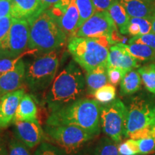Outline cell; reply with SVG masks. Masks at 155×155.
Listing matches in <instances>:
<instances>
[{
	"label": "cell",
	"mask_w": 155,
	"mask_h": 155,
	"mask_svg": "<svg viewBox=\"0 0 155 155\" xmlns=\"http://www.w3.org/2000/svg\"><path fill=\"white\" fill-rule=\"evenodd\" d=\"M9 155H32L27 146L17 139H11L8 144Z\"/></svg>",
	"instance_id": "obj_31"
},
{
	"label": "cell",
	"mask_w": 155,
	"mask_h": 155,
	"mask_svg": "<svg viewBox=\"0 0 155 155\" xmlns=\"http://www.w3.org/2000/svg\"><path fill=\"white\" fill-rule=\"evenodd\" d=\"M155 133V100L135 96L127 107L124 137L140 139Z\"/></svg>",
	"instance_id": "obj_5"
},
{
	"label": "cell",
	"mask_w": 155,
	"mask_h": 155,
	"mask_svg": "<svg viewBox=\"0 0 155 155\" xmlns=\"http://www.w3.org/2000/svg\"><path fill=\"white\" fill-rule=\"evenodd\" d=\"M25 90L19 88L15 91L4 95L0 98V129H6L14 120L15 114Z\"/></svg>",
	"instance_id": "obj_14"
},
{
	"label": "cell",
	"mask_w": 155,
	"mask_h": 155,
	"mask_svg": "<svg viewBox=\"0 0 155 155\" xmlns=\"http://www.w3.org/2000/svg\"><path fill=\"white\" fill-rule=\"evenodd\" d=\"M15 121L39 122L38 108L34 99L30 94H25L21 99L13 120V121Z\"/></svg>",
	"instance_id": "obj_18"
},
{
	"label": "cell",
	"mask_w": 155,
	"mask_h": 155,
	"mask_svg": "<svg viewBox=\"0 0 155 155\" xmlns=\"http://www.w3.org/2000/svg\"><path fill=\"white\" fill-rule=\"evenodd\" d=\"M107 12L121 34H128V28L131 17L118 0L111 6Z\"/></svg>",
	"instance_id": "obj_20"
},
{
	"label": "cell",
	"mask_w": 155,
	"mask_h": 155,
	"mask_svg": "<svg viewBox=\"0 0 155 155\" xmlns=\"http://www.w3.org/2000/svg\"><path fill=\"white\" fill-rule=\"evenodd\" d=\"M45 132L50 140L66 152L79 149L94 137L81 128L71 125H45Z\"/></svg>",
	"instance_id": "obj_8"
},
{
	"label": "cell",
	"mask_w": 155,
	"mask_h": 155,
	"mask_svg": "<svg viewBox=\"0 0 155 155\" xmlns=\"http://www.w3.org/2000/svg\"><path fill=\"white\" fill-rule=\"evenodd\" d=\"M152 32V22L147 18L131 17L128 28V34L131 35L139 36Z\"/></svg>",
	"instance_id": "obj_23"
},
{
	"label": "cell",
	"mask_w": 155,
	"mask_h": 155,
	"mask_svg": "<svg viewBox=\"0 0 155 155\" xmlns=\"http://www.w3.org/2000/svg\"><path fill=\"white\" fill-rule=\"evenodd\" d=\"M127 116V107L119 98L100 106L101 128L116 143L124 137Z\"/></svg>",
	"instance_id": "obj_7"
},
{
	"label": "cell",
	"mask_w": 155,
	"mask_h": 155,
	"mask_svg": "<svg viewBox=\"0 0 155 155\" xmlns=\"http://www.w3.org/2000/svg\"><path fill=\"white\" fill-rule=\"evenodd\" d=\"M40 1H41L48 8H50V7H53V5H55V4H57L58 2H60L61 0H40Z\"/></svg>",
	"instance_id": "obj_39"
},
{
	"label": "cell",
	"mask_w": 155,
	"mask_h": 155,
	"mask_svg": "<svg viewBox=\"0 0 155 155\" xmlns=\"http://www.w3.org/2000/svg\"><path fill=\"white\" fill-rule=\"evenodd\" d=\"M94 155H120L119 146L109 137H106L98 142Z\"/></svg>",
	"instance_id": "obj_27"
},
{
	"label": "cell",
	"mask_w": 155,
	"mask_h": 155,
	"mask_svg": "<svg viewBox=\"0 0 155 155\" xmlns=\"http://www.w3.org/2000/svg\"><path fill=\"white\" fill-rule=\"evenodd\" d=\"M29 38V22L25 19L14 18L9 33L0 45V48L15 55L20 56L28 48Z\"/></svg>",
	"instance_id": "obj_10"
},
{
	"label": "cell",
	"mask_w": 155,
	"mask_h": 155,
	"mask_svg": "<svg viewBox=\"0 0 155 155\" xmlns=\"http://www.w3.org/2000/svg\"><path fill=\"white\" fill-rule=\"evenodd\" d=\"M139 154H150L155 150V133L144 138L137 139Z\"/></svg>",
	"instance_id": "obj_30"
},
{
	"label": "cell",
	"mask_w": 155,
	"mask_h": 155,
	"mask_svg": "<svg viewBox=\"0 0 155 155\" xmlns=\"http://www.w3.org/2000/svg\"><path fill=\"white\" fill-rule=\"evenodd\" d=\"M137 71L140 75L145 88L149 92L155 95V64H147L139 68Z\"/></svg>",
	"instance_id": "obj_24"
},
{
	"label": "cell",
	"mask_w": 155,
	"mask_h": 155,
	"mask_svg": "<svg viewBox=\"0 0 155 155\" xmlns=\"http://www.w3.org/2000/svg\"><path fill=\"white\" fill-rule=\"evenodd\" d=\"M128 43H140L146 45L149 47L155 50V34L154 32L143 35L134 36L129 40Z\"/></svg>",
	"instance_id": "obj_34"
},
{
	"label": "cell",
	"mask_w": 155,
	"mask_h": 155,
	"mask_svg": "<svg viewBox=\"0 0 155 155\" xmlns=\"http://www.w3.org/2000/svg\"><path fill=\"white\" fill-rule=\"evenodd\" d=\"M34 155H66L65 152L60 147H58L55 145L50 144L45 141H42L35 152Z\"/></svg>",
	"instance_id": "obj_29"
},
{
	"label": "cell",
	"mask_w": 155,
	"mask_h": 155,
	"mask_svg": "<svg viewBox=\"0 0 155 155\" xmlns=\"http://www.w3.org/2000/svg\"><path fill=\"white\" fill-rule=\"evenodd\" d=\"M125 71L119 68L115 67H107V74L108 78V81L111 85L116 86L119 85L126 75Z\"/></svg>",
	"instance_id": "obj_33"
},
{
	"label": "cell",
	"mask_w": 155,
	"mask_h": 155,
	"mask_svg": "<svg viewBox=\"0 0 155 155\" xmlns=\"http://www.w3.org/2000/svg\"><path fill=\"white\" fill-rule=\"evenodd\" d=\"M120 94L122 96H128L137 93L141 88V78L138 71H129L126 73L121 81Z\"/></svg>",
	"instance_id": "obj_21"
},
{
	"label": "cell",
	"mask_w": 155,
	"mask_h": 155,
	"mask_svg": "<svg viewBox=\"0 0 155 155\" xmlns=\"http://www.w3.org/2000/svg\"><path fill=\"white\" fill-rule=\"evenodd\" d=\"M144 1L152 3V4H155V0H144Z\"/></svg>",
	"instance_id": "obj_41"
},
{
	"label": "cell",
	"mask_w": 155,
	"mask_h": 155,
	"mask_svg": "<svg viewBox=\"0 0 155 155\" xmlns=\"http://www.w3.org/2000/svg\"><path fill=\"white\" fill-rule=\"evenodd\" d=\"M79 12V21L78 30L96 12L92 0H75Z\"/></svg>",
	"instance_id": "obj_25"
},
{
	"label": "cell",
	"mask_w": 155,
	"mask_h": 155,
	"mask_svg": "<svg viewBox=\"0 0 155 155\" xmlns=\"http://www.w3.org/2000/svg\"><path fill=\"white\" fill-rule=\"evenodd\" d=\"M139 61L127 50L124 43H116L110 48L107 67L119 68L128 73L139 68Z\"/></svg>",
	"instance_id": "obj_15"
},
{
	"label": "cell",
	"mask_w": 155,
	"mask_h": 155,
	"mask_svg": "<svg viewBox=\"0 0 155 155\" xmlns=\"http://www.w3.org/2000/svg\"><path fill=\"white\" fill-rule=\"evenodd\" d=\"M100 106L96 100L81 98L50 112L46 120V125L75 126L95 137L101 131Z\"/></svg>",
	"instance_id": "obj_1"
},
{
	"label": "cell",
	"mask_w": 155,
	"mask_h": 155,
	"mask_svg": "<svg viewBox=\"0 0 155 155\" xmlns=\"http://www.w3.org/2000/svg\"><path fill=\"white\" fill-rule=\"evenodd\" d=\"M0 155H9L8 150L1 136H0Z\"/></svg>",
	"instance_id": "obj_38"
},
{
	"label": "cell",
	"mask_w": 155,
	"mask_h": 155,
	"mask_svg": "<svg viewBox=\"0 0 155 155\" xmlns=\"http://www.w3.org/2000/svg\"><path fill=\"white\" fill-rule=\"evenodd\" d=\"M67 36H75L78 30L79 12L75 0H61L50 9Z\"/></svg>",
	"instance_id": "obj_11"
},
{
	"label": "cell",
	"mask_w": 155,
	"mask_h": 155,
	"mask_svg": "<svg viewBox=\"0 0 155 155\" xmlns=\"http://www.w3.org/2000/svg\"><path fill=\"white\" fill-rule=\"evenodd\" d=\"M48 8L40 0H12L11 16L30 24Z\"/></svg>",
	"instance_id": "obj_13"
},
{
	"label": "cell",
	"mask_w": 155,
	"mask_h": 155,
	"mask_svg": "<svg viewBox=\"0 0 155 155\" xmlns=\"http://www.w3.org/2000/svg\"><path fill=\"white\" fill-rule=\"evenodd\" d=\"M58 66L59 57L55 50L44 53L26 65L25 82L33 92L45 90L53 82Z\"/></svg>",
	"instance_id": "obj_6"
},
{
	"label": "cell",
	"mask_w": 155,
	"mask_h": 155,
	"mask_svg": "<svg viewBox=\"0 0 155 155\" xmlns=\"http://www.w3.org/2000/svg\"><path fill=\"white\" fill-rule=\"evenodd\" d=\"M67 35L50 9H46L30 24L28 48L46 53L59 49L66 42Z\"/></svg>",
	"instance_id": "obj_4"
},
{
	"label": "cell",
	"mask_w": 155,
	"mask_h": 155,
	"mask_svg": "<svg viewBox=\"0 0 155 155\" xmlns=\"http://www.w3.org/2000/svg\"><path fill=\"white\" fill-rule=\"evenodd\" d=\"M117 30V27L107 11L96 12L77 30L75 36L81 38L106 37L111 41L112 35Z\"/></svg>",
	"instance_id": "obj_9"
},
{
	"label": "cell",
	"mask_w": 155,
	"mask_h": 155,
	"mask_svg": "<svg viewBox=\"0 0 155 155\" xmlns=\"http://www.w3.org/2000/svg\"><path fill=\"white\" fill-rule=\"evenodd\" d=\"M138 155H140V154H138Z\"/></svg>",
	"instance_id": "obj_42"
},
{
	"label": "cell",
	"mask_w": 155,
	"mask_h": 155,
	"mask_svg": "<svg viewBox=\"0 0 155 155\" xmlns=\"http://www.w3.org/2000/svg\"><path fill=\"white\" fill-rule=\"evenodd\" d=\"M75 61H71L55 78L45 97L50 112L81 99L86 78Z\"/></svg>",
	"instance_id": "obj_2"
},
{
	"label": "cell",
	"mask_w": 155,
	"mask_h": 155,
	"mask_svg": "<svg viewBox=\"0 0 155 155\" xmlns=\"http://www.w3.org/2000/svg\"><path fill=\"white\" fill-rule=\"evenodd\" d=\"M12 0H0V18L11 15Z\"/></svg>",
	"instance_id": "obj_37"
},
{
	"label": "cell",
	"mask_w": 155,
	"mask_h": 155,
	"mask_svg": "<svg viewBox=\"0 0 155 155\" xmlns=\"http://www.w3.org/2000/svg\"><path fill=\"white\" fill-rule=\"evenodd\" d=\"M21 59L20 56L15 55L0 48V76L14 68Z\"/></svg>",
	"instance_id": "obj_26"
},
{
	"label": "cell",
	"mask_w": 155,
	"mask_h": 155,
	"mask_svg": "<svg viewBox=\"0 0 155 155\" xmlns=\"http://www.w3.org/2000/svg\"><path fill=\"white\" fill-rule=\"evenodd\" d=\"M112 42L106 37L70 38L68 49L74 61L86 72L101 66H107Z\"/></svg>",
	"instance_id": "obj_3"
},
{
	"label": "cell",
	"mask_w": 155,
	"mask_h": 155,
	"mask_svg": "<svg viewBox=\"0 0 155 155\" xmlns=\"http://www.w3.org/2000/svg\"><path fill=\"white\" fill-rule=\"evenodd\" d=\"M15 138L23 143L28 148L32 149L42 142L44 131L39 122L15 121Z\"/></svg>",
	"instance_id": "obj_12"
},
{
	"label": "cell",
	"mask_w": 155,
	"mask_h": 155,
	"mask_svg": "<svg viewBox=\"0 0 155 155\" xmlns=\"http://www.w3.org/2000/svg\"><path fill=\"white\" fill-rule=\"evenodd\" d=\"M108 82L107 66H101L86 72V83L88 94L94 95L98 88Z\"/></svg>",
	"instance_id": "obj_19"
},
{
	"label": "cell",
	"mask_w": 155,
	"mask_h": 155,
	"mask_svg": "<svg viewBox=\"0 0 155 155\" xmlns=\"http://www.w3.org/2000/svg\"><path fill=\"white\" fill-rule=\"evenodd\" d=\"M26 64L19 60L14 68L0 76V98L4 95L21 88L25 80Z\"/></svg>",
	"instance_id": "obj_16"
},
{
	"label": "cell",
	"mask_w": 155,
	"mask_h": 155,
	"mask_svg": "<svg viewBox=\"0 0 155 155\" xmlns=\"http://www.w3.org/2000/svg\"><path fill=\"white\" fill-rule=\"evenodd\" d=\"M116 0H92L96 12L107 11Z\"/></svg>",
	"instance_id": "obj_36"
},
{
	"label": "cell",
	"mask_w": 155,
	"mask_h": 155,
	"mask_svg": "<svg viewBox=\"0 0 155 155\" xmlns=\"http://www.w3.org/2000/svg\"><path fill=\"white\" fill-rule=\"evenodd\" d=\"M130 17L150 19L155 13V4L144 0H118Z\"/></svg>",
	"instance_id": "obj_17"
},
{
	"label": "cell",
	"mask_w": 155,
	"mask_h": 155,
	"mask_svg": "<svg viewBox=\"0 0 155 155\" xmlns=\"http://www.w3.org/2000/svg\"><path fill=\"white\" fill-rule=\"evenodd\" d=\"M116 88L111 84H106L98 88L95 92L94 96L98 103L106 104L116 99Z\"/></svg>",
	"instance_id": "obj_28"
},
{
	"label": "cell",
	"mask_w": 155,
	"mask_h": 155,
	"mask_svg": "<svg viewBox=\"0 0 155 155\" xmlns=\"http://www.w3.org/2000/svg\"><path fill=\"white\" fill-rule=\"evenodd\" d=\"M120 155H138L139 154L137 141L129 139L125 142L121 143L119 146Z\"/></svg>",
	"instance_id": "obj_32"
},
{
	"label": "cell",
	"mask_w": 155,
	"mask_h": 155,
	"mask_svg": "<svg viewBox=\"0 0 155 155\" xmlns=\"http://www.w3.org/2000/svg\"><path fill=\"white\" fill-rule=\"evenodd\" d=\"M151 22H152V32H154L155 34V13L154 15L152 17V18L150 19Z\"/></svg>",
	"instance_id": "obj_40"
},
{
	"label": "cell",
	"mask_w": 155,
	"mask_h": 155,
	"mask_svg": "<svg viewBox=\"0 0 155 155\" xmlns=\"http://www.w3.org/2000/svg\"><path fill=\"white\" fill-rule=\"evenodd\" d=\"M13 19L14 18L11 15L0 18V45L7 38L12 24Z\"/></svg>",
	"instance_id": "obj_35"
},
{
	"label": "cell",
	"mask_w": 155,
	"mask_h": 155,
	"mask_svg": "<svg viewBox=\"0 0 155 155\" xmlns=\"http://www.w3.org/2000/svg\"><path fill=\"white\" fill-rule=\"evenodd\" d=\"M125 48L139 61H151L155 58V50L140 43L124 44Z\"/></svg>",
	"instance_id": "obj_22"
}]
</instances>
